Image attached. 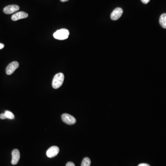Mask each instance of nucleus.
<instances>
[{
  "label": "nucleus",
  "instance_id": "nucleus-1",
  "mask_svg": "<svg viewBox=\"0 0 166 166\" xmlns=\"http://www.w3.org/2000/svg\"><path fill=\"white\" fill-rule=\"evenodd\" d=\"M64 80V75L63 73H57L53 78L52 81V86L53 88L55 89L59 88L63 85Z\"/></svg>",
  "mask_w": 166,
  "mask_h": 166
},
{
  "label": "nucleus",
  "instance_id": "nucleus-2",
  "mask_svg": "<svg viewBox=\"0 0 166 166\" xmlns=\"http://www.w3.org/2000/svg\"><path fill=\"white\" fill-rule=\"evenodd\" d=\"M69 33V32L68 30L61 29L55 32L53 34V36L55 39L59 40H64L68 38Z\"/></svg>",
  "mask_w": 166,
  "mask_h": 166
},
{
  "label": "nucleus",
  "instance_id": "nucleus-3",
  "mask_svg": "<svg viewBox=\"0 0 166 166\" xmlns=\"http://www.w3.org/2000/svg\"><path fill=\"white\" fill-rule=\"evenodd\" d=\"M61 119L64 122L69 125H72L76 122V120L73 116L68 114H63L61 116Z\"/></svg>",
  "mask_w": 166,
  "mask_h": 166
},
{
  "label": "nucleus",
  "instance_id": "nucleus-4",
  "mask_svg": "<svg viewBox=\"0 0 166 166\" xmlns=\"http://www.w3.org/2000/svg\"><path fill=\"white\" fill-rule=\"evenodd\" d=\"M19 67V63L17 61H13L12 63L8 64L7 67H6V73L10 75L14 73L17 69H18Z\"/></svg>",
  "mask_w": 166,
  "mask_h": 166
},
{
  "label": "nucleus",
  "instance_id": "nucleus-5",
  "mask_svg": "<svg viewBox=\"0 0 166 166\" xmlns=\"http://www.w3.org/2000/svg\"><path fill=\"white\" fill-rule=\"evenodd\" d=\"M59 147L56 146H53L51 147L46 152V155L48 158H53L56 157L59 154Z\"/></svg>",
  "mask_w": 166,
  "mask_h": 166
},
{
  "label": "nucleus",
  "instance_id": "nucleus-6",
  "mask_svg": "<svg viewBox=\"0 0 166 166\" xmlns=\"http://www.w3.org/2000/svg\"><path fill=\"white\" fill-rule=\"evenodd\" d=\"M19 9L18 5H11L6 6L3 9V12L7 14H10L14 13Z\"/></svg>",
  "mask_w": 166,
  "mask_h": 166
},
{
  "label": "nucleus",
  "instance_id": "nucleus-7",
  "mask_svg": "<svg viewBox=\"0 0 166 166\" xmlns=\"http://www.w3.org/2000/svg\"><path fill=\"white\" fill-rule=\"evenodd\" d=\"M123 11L122 9L120 7H117L114 10L111 14V19L112 20H116L120 18V17L122 15Z\"/></svg>",
  "mask_w": 166,
  "mask_h": 166
},
{
  "label": "nucleus",
  "instance_id": "nucleus-8",
  "mask_svg": "<svg viewBox=\"0 0 166 166\" xmlns=\"http://www.w3.org/2000/svg\"><path fill=\"white\" fill-rule=\"evenodd\" d=\"M12 159L11 163L13 165H16L20 159V152L17 149H14L12 151Z\"/></svg>",
  "mask_w": 166,
  "mask_h": 166
},
{
  "label": "nucleus",
  "instance_id": "nucleus-9",
  "mask_svg": "<svg viewBox=\"0 0 166 166\" xmlns=\"http://www.w3.org/2000/svg\"><path fill=\"white\" fill-rule=\"evenodd\" d=\"M28 16V13L24 12H19L14 13L12 16L11 19L13 21H17L20 19H25Z\"/></svg>",
  "mask_w": 166,
  "mask_h": 166
},
{
  "label": "nucleus",
  "instance_id": "nucleus-10",
  "mask_svg": "<svg viewBox=\"0 0 166 166\" xmlns=\"http://www.w3.org/2000/svg\"><path fill=\"white\" fill-rule=\"evenodd\" d=\"M159 22L161 27L166 29V13L161 14L159 19Z\"/></svg>",
  "mask_w": 166,
  "mask_h": 166
},
{
  "label": "nucleus",
  "instance_id": "nucleus-11",
  "mask_svg": "<svg viewBox=\"0 0 166 166\" xmlns=\"http://www.w3.org/2000/svg\"><path fill=\"white\" fill-rule=\"evenodd\" d=\"M91 164V161L88 157H85L83 160L82 162L81 166H90Z\"/></svg>",
  "mask_w": 166,
  "mask_h": 166
},
{
  "label": "nucleus",
  "instance_id": "nucleus-12",
  "mask_svg": "<svg viewBox=\"0 0 166 166\" xmlns=\"http://www.w3.org/2000/svg\"><path fill=\"white\" fill-rule=\"evenodd\" d=\"M5 116H6L7 119H11V120H13L14 118V116L12 112H10L9 111L7 110L5 111Z\"/></svg>",
  "mask_w": 166,
  "mask_h": 166
},
{
  "label": "nucleus",
  "instance_id": "nucleus-13",
  "mask_svg": "<svg viewBox=\"0 0 166 166\" xmlns=\"http://www.w3.org/2000/svg\"><path fill=\"white\" fill-rule=\"evenodd\" d=\"M0 118H1V120H5V119H7V117H6V116H5V114L2 113L0 114Z\"/></svg>",
  "mask_w": 166,
  "mask_h": 166
},
{
  "label": "nucleus",
  "instance_id": "nucleus-14",
  "mask_svg": "<svg viewBox=\"0 0 166 166\" xmlns=\"http://www.w3.org/2000/svg\"><path fill=\"white\" fill-rule=\"evenodd\" d=\"M66 166H75V165L72 162H68L66 164Z\"/></svg>",
  "mask_w": 166,
  "mask_h": 166
},
{
  "label": "nucleus",
  "instance_id": "nucleus-15",
  "mask_svg": "<svg viewBox=\"0 0 166 166\" xmlns=\"http://www.w3.org/2000/svg\"><path fill=\"white\" fill-rule=\"evenodd\" d=\"M141 1L143 3L146 4L148 3H149L150 0H141Z\"/></svg>",
  "mask_w": 166,
  "mask_h": 166
},
{
  "label": "nucleus",
  "instance_id": "nucleus-16",
  "mask_svg": "<svg viewBox=\"0 0 166 166\" xmlns=\"http://www.w3.org/2000/svg\"><path fill=\"white\" fill-rule=\"evenodd\" d=\"M138 166H151L150 165H149L148 164L146 163H141L139 165H138Z\"/></svg>",
  "mask_w": 166,
  "mask_h": 166
},
{
  "label": "nucleus",
  "instance_id": "nucleus-17",
  "mask_svg": "<svg viewBox=\"0 0 166 166\" xmlns=\"http://www.w3.org/2000/svg\"><path fill=\"white\" fill-rule=\"evenodd\" d=\"M4 47V44L1 43H0V50H1Z\"/></svg>",
  "mask_w": 166,
  "mask_h": 166
},
{
  "label": "nucleus",
  "instance_id": "nucleus-18",
  "mask_svg": "<svg viewBox=\"0 0 166 166\" xmlns=\"http://www.w3.org/2000/svg\"><path fill=\"white\" fill-rule=\"evenodd\" d=\"M60 1L63 3H64V2H66V1H69V0H60Z\"/></svg>",
  "mask_w": 166,
  "mask_h": 166
}]
</instances>
